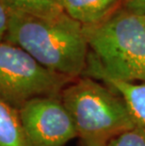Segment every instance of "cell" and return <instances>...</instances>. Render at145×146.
<instances>
[{"mask_svg":"<svg viewBox=\"0 0 145 146\" xmlns=\"http://www.w3.org/2000/svg\"><path fill=\"white\" fill-rule=\"evenodd\" d=\"M60 98L83 146H107L136 128L121 96L99 80L80 76L63 89Z\"/></svg>","mask_w":145,"mask_h":146,"instance_id":"obj_3","label":"cell"},{"mask_svg":"<svg viewBox=\"0 0 145 146\" xmlns=\"http://www.w3.org/2000/svg\"><path fill=\"white\" fill-rule=\"evenodd\" d=\"M124 8L134 13L145 16V0H124Z\"/></svg>","mask_w":145,"mask_h":146,"instance_id":"obj_11","label":"cell"},{"mask_svg":"<svg viewBox=\"0 0 145 146\" xmlns=\"http://www.w3.org/2000/svg\"><path fill=\"white\" fill-rule=\"evenodd\" d=\"M9 18H10V15H9L8 11L0 1V42H3L5 39L8 29Z\"/></svg>","mask_w":145,"mask_h":146,"instance_id":"obj_12","label":"cell"},{"mask_svg":"<svg viewBox=\"0 0 145 146\" xmlns=\"http://www.w3.org/2000/svg\"><path fill=\"white\" fill-rule=\"evenodd\" d=\"M5 42L24 49L48 70L76 79L87 66L84 27L64 11L48 16L9 13Z\"/></svg>","mask_w":145,"mask_h":146,"instance_id":"obj_1","label":"cell"},{"mask_svg":"<svg viewBox=\"0 0 145 146\" xmlns=\"http://www.w3.org/2000/svg\"><path fill=\"white\" fill-rule=\"evenodd\" d=\"M99 80L122 97L137 128L145 132V82H130L113 78L97 72L83 74Z\"/></svg>","mask_w":145,"mask_h":146,"instance_id":"obj_6","label":"cell"},{"mask_svg":"<svg viewBox=\"0 0 145 146\" xmlns=\"http://www.w3.org/2000/svg\"><path fill=\"white\" fill-rule=\"evenodd\" d=\"M123 1H124V0H123Z\"/></svg>","mask_w":145,"mask_h":146,"instance_id":"obj_14","label":"cell"},{"mask_svg":"<svg viewBox=\"0 0 145 146\" xmlns=\"http://www.w3.org/2000/svg\"><path fill=\"white\" fill-rule=\"evenodd\" d=\"M89 52L83 74L97 72L130 82H145L143 16L123 7L102 23L84 27Z\"/></svg>","mask_w":145,"mask_h":146,"instance_id":"obj_2","label":"cell"},{"mask_svg":"<svg viewBox=\"0 0 145 146\" xmlns=\"http://www.w3.org/2000/svg\"><path fill=\"white\" fill-rule=\"evenodd\" d=\"M75 79L48 70L21 47L0 42V99L15 110L44 96H60Z\"/></svg>","mask_w":145,"mask_h":146,"instance_id":"obj_4","label":"cell"},{"mask_svg":"<svg viewBox=\"0 0 145 146\" xmlns=\"http://www.w3.org/2000/svg\"><path fill=\"white\" fill-rule=\"evenodd\" d=\"M107 146H145V132L136 127L114 138Z\"/></svg>","mask_w":145,"mask_h":146,"instance_id":"obj_10","label":"cell"},{"mask_svg":"<svg viewBox=\"0 0 145 146\" xmlns=\"http://www.w3.org/2000/svg\"><path fill=\"white\" fill-rule=\"evenodd\" d=\"M9 13L48 16L63 11L60 0H0Z\"/></svg>","mask_w":145,"mask_h":146,"instance_id":"obj_9","label":"cell"},{"mask_svg":"<svg viewBox=\"0 0 145 146\" xmlns=\"http://www.w3.org/2000/svg\"><path fill=\"white\" fill-rule=\"evenodd\" d=\"M143 18H144V23H145V16H143Z\"/></svg>","mask_w":145,"mask_h":146,"instance_id":"obj_13","label":"cell"},{"mask_svg":"<svg viewBox=\"0 0 145 146\" xmlns=\"http://www.w3.org/2000/svg\"><path fill=\"white\" fill-rule=\"evenodd\" d=\"M0 146H30L18 110L0 99Z\"/></svg>","mask_w":145,"mask_h":146,"instance_id":"obj_8","label":"cell"},{"mask_svg":"<svg viewBox=\"0 0 145 146\" xmlns=\"http://www.w3.org/2000/svg\"><path fill=\"white\" fill-rule=\"evenodd\" d=\"M18 114L30 146H64L77 138L60 96L31 99L18 110Z\"/></svg>","mask_w":145,"mask_h":146,"instance_id":"obj_5","label":"cell"},{"mask_svg":"<svg viewBox=\"0 0 145 146\" xmlns=\"http://www.w3.org/2000/svg\"><path fill=\"white\" fill-rule=\"evenodd\" d=\"M123 0H60L63 11L83 27L102 23L119 10Z\"/></svg>","mask_w":145,"mask_h":146,"instance_id":"obj_7","label":"cell"}]
</instances>
